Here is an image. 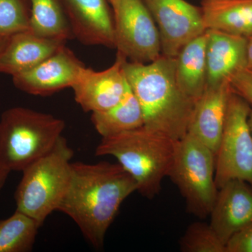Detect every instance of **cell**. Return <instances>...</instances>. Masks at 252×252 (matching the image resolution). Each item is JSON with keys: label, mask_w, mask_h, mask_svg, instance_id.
I'll use <instances>...</instances> for the list:
<instances>
[{"label": "cell", "mask_w": 252, "mask_h": 252, "mask_svg": "<svg viewBox=\"0 0 252 252\" xmlns=\"http://www.w3.org/2000/svg\"><path fill=\"white\" fill-rule=\"evenodd\" d=\"M225 252H252V221L230 238Z\"/></svg>", "instance_id": "d4e9b609"}, {"label": "cell", "mask_w": 252, "mask_h": 252, "mask_svg": "<svg viewBox=\"0 0 252 252\" xmlns=\"http://www.w3.org/2000/svg\"><path fill=\"white\" fill-rule=\"evenodd\" d=\"M210 223L222 243L226 245L235 233L252 221V187L233 180L218 189L210 214Z\"/></svg>", "instance_id": "4fadbf2b"}, {"label": "cell", "mask_w": 252, "mask_h": 252, "mask_svg": "<svg viewBox=\"0 0 252 252\" xmlns=\"http://www.w3.org/2000/svg\"><path fill=\"white\" fill-rule=\"evenodd\" d=\"M177 141L142 126L110 137H102L95 156H112L135 180L137 190L153 199L161 190L175 158Z\"/></svg>", "instance_id": "3957f363"}, {"label": "cell", "mask_w": 252, "mask_h": 252, "mask_svg": "<svg viewBox=\"0 0 252 252\" xmlns=\"http://www.w3.org/2000/svg\"><path fill=\"white\" fill-rule=\"evenodd\" d=\"M202 1H203V0H202Z\"/></svg>", "instance_id": "4dcf8cb0"}, {"label": "cell", "mask_w": 252, "mask_h": 252, "mask_svg": "<svg viewBox=\"0 0 252 252\" xmlns=\"http://www.w3.org/2000/svg\"><path fill=\"white\" fill-rule=\"evenodd\" d=\"M112 5L118 54L134 63L159 59L162 56L160 34L143 0H119Z\"/></svg>", "instance_id": "ba28073f"}, {"label": "cell", "mask_w": 252, "mask_h": 252, "mask_svg": "<svg viewBox=\"0 0 252 252\" xmlns=\"http://www.w3.org/2000/svg\"><path fill=\"white\" fill-rule=\"evenodd\" d=\"M125 59L117 53L115 62L104 70L97 72L86 67L83 69L72 87L74 99L83 110L103 112L124 98L130 87L124 72Z\"/></svg>", "instance_id": "8fae6325"}, {"label": "cell", "mask_w": 252, "mask_h": 252, "mask_svg": "<svg viewBox=\"0 0 252 252\" xmlns=\"http://www.w3.org/2000/svg\"><path fill=\"white\" fill-rule=\"evenodd\" d=\"M73 35L87 46L115 49L114 15L107 0H61Z\"/></svg>", "instance_id": "7c38bea8"}, {"label": "cell", "mask_w": 252, "mask_h": 252, "mask_svg": "<svg viewBox=\"0 0 252 252\" xmlns=\"http://www.w3.org/2000/svg\"><path fill=\"white\" fill-rule=\"evenodd\" d=\"M230 86L233 92L252 104V72L245 69L239 71L230 79Z\"/></svg>", "instance_id": "cb8c5ba5"}, {"label": "cell", "mask_w": 252, "mask_h": 252, "mask_svg": "<svg viewBox=\"0 0 252 252\" xmlns=\"http://www.w3.org/2000/svg\"><path fill=\"white\" fill-rule=\"evenodd\" d=\"M137 190L135 180L118 162H72L70 181L58 211L70 217L99 250L121 205Z\"/></svg>", "instance_id": "6da1fadb"}, {"label": "cell", "mask_w": 252, "mask_h": 252, "mask_svg": "<svg viewBox=\"0 0 252 252\" xmlns=\"http://www.w3.org/2000/svg\"><path fill=\"white\" fill-rule=\"evenodd\" d=\"M230 83L207 87L194 105L187 134L202 142L216 156L224 127Z\"/></svg>", "instance_id": "5bb4252c"}, {"label": "cell", "mask_w": 252, "mask_h": 252, "mask_svg": "<svg viewBox=\"0 0 252 252\" xmlns=\"http://www.w3.org/2000/svg\"><path fill=\"white\" fill-rule=\"evenodd\" d=\"M206 31L189 41L175 59L177 84L188 97L196 102L207 87Z\"/></svg>", "instance_id": "e0dca14e"}, {"label": "cell", "mask_w": 252, "mask_h": 252, "mask_svg": "<svg viewBox=\"0 0 252 252\" xmlns=\"http://www.w3.org/2000/svg\"><path fill=\"white\" fill-rule=\"evenodd\" d=\"M249 126H250V130H251V133L252 135V108L250 111V115H249Z\"/></svg>", "instance_id": "f1b7e54d"}, {"label": "cell", "mask_w": 252, "mask_h": 252, "mask_svg": "<svg viewBox=\"0 0 252 252\" xmlns=\"http://www.w3.org/2000/svg\"><path fill=\"white\" fill-rule=\"evenodd\" d=\"M74 152L63 136L54 148L23 170L14 194L16 210L41 225L57 211L67 191Z\"/></svg>", "instance_id": "5b68a950"}, {"label": "cell", "mask_w": 252, "mask_h": 252, "mask_svg": "<svg viewBox=\"0 0 252 252\" xmlns=\"http://www.w3.org/2000/svg\"><path fill=\"white\" fill-rule=\"evenodd\" d=\"M181 252H225L222 243L210 223L195 222L189 225L179 242Z\"/></svg>", "instance_id": "7402d4cb"}, {"label": "cell", "mask_w": 252, "mask_h": 252, "mask_svg": "<svg viewBox=\"0 0 252 252\" xmlns=\"http://www.w3.org/2000/svg\"><path fill=\"white\" fill-rule=\"evenodd\" d=\"M251 109L246 99L231 91L216 154L218 189L233 180L245 181L252 187V135L248 122Z\"/></svg>", "instance_id": "52a82bcc"}, {"label": "cell", "mask_w": 252, "mask_h": 252, "mask_svg": "<svg viewBox=\"0 0 252 252\" xmlns=\"http://www.w3.org/2000/svg\"><path fill=\"white\" fill-rule=\"evenodd\" d=\"M10 172H11L8 170L7 169L4 168V167L0 165V192H1V189H3L5 183H6Z\"/></svg>", "instance_id": "4316f807"}, {"label": "cell", "mask_w": 252, "mask_h": 252, "mask_svg": "<svg viewBox=\"0 0 252 252\" xmlns=\"http://www.w3.org/2000/svg\"><path fill=\"white\" fill-rule=\"evenodd\" d=\"M124 69L142 108L144 127L174 140L182 139L195 102L177 84L175 58L161 56L149 63L125 59Z\"/></svg>", "instance_id": "7a4b0ae2"}, {"label": "cell", "mask_w": 252, "mask_h": 252, "mask_svg": "<svg viewBox=\"0 0 252 252\" xmlns=\"http://www.w3.org/2000/svg\"><path fill=\"white\" fill-rule=\"evenodd\" d=\"M216 156L200 141L186 134L177 141L168 177L180 190L187 212L200 220L210 215L216 200Z\"/></svg>", "instance_id": "8992f818"}, {"label": "cell", "mask_w": 252, "mask_h": 252, "mask_svg": "<svg viewBox=\"0 0 252 252\" xmlns=\"http://www.w3.org/2000/svg\"><path fill=\"white\" fill-rule=\"evenodd\" d=\"M9 37H0V54L4 50L5 46L7 44Z\"/></svg>", "instance_id": "83f0119b"}, {"label": "cell", "mask_w": 252, "mask_h": 252, "mask_svg": "<svg viewBox=\"0 0 252 252\" xmlns=\"http://www.w3.org/2000/svg\"><path fill=\"white\" fill-rule=\"evenodd\" d=\"M108 1L111 3V4H114V3L117 2V1H119V0H108Z\"/></svg>", "instance_id": "f546056e"}, {"label": "cell", "mask_w": 252, "mask_h": 252, "mask_svg": "<svg viewBox=\"0 0 252 252\" xmlns=\"http://www.w3.org/2000/svg\"><path fill=\"white\" fill-rule=\"evenodd\" d=\"M246 37L207 29V87L229 83L233 76L246 68Z\"/></svg>", "instance_id": "9a60e30c"}, {"label": "cell", "mask_w": 252, "mask_h": 252, "mask_svg": "<svg viewBox=\"0 0 252 252\" xmlns=\"http://www.w3.org/2000/svg\"><path fill=\"white\" fill-rule=\"evenodd\" d=\"M67 41L41 37L31 31L10 36L0 54V73L14 77L29 70L56 53Z\"/></svg>", "instance_id": "2e32d148"}, {"label": "cell", "mask_w": 252, "mask_h": 252, "mask_svg": "<svg viewBox=\"0 0 252 252\" xmlns=\"http://www.w3.org/2000/svg\"><path fill=\"white\" fill-rule=\"evenodd\" d=\"M41 226L39 222L16 210L0 220V252H28L32 250Z\"/></svg>", "instance_id": "44dd1931"}, {"label": "cell", "mask_w": 252, "mask_h": 252, "mask_svg": "<svg viewBox=\"0 0 252 252\" xmlns=\"http://www.w3.org/2000/svg\"><path fill=\"white\" fill-rule=\"evenodd\" d=\"M30 31L41 37L68 41L74 39L61 0H28Z\"/></svg>", "instance_id": "ffe728a7"}, {"label": "cell", "mask_w": 252, "mask_h": 252, "mask_svg": "<svg viewBox=\"0 0 252 252\" xmlns=\"http://www.w3.org/2000/svg\"><path fill=\"white\" fill-rule=\"evenodd\" d=\"M30 20L28 0H0V37L30 31Z\"/></svg>", "instance_id": "603a6c76"}, {"label": "cell", "mask_w": 252, "mask_h": 252, "mask_svg": "<svg viewBox=\"0 0 252 252\" xmlns=\"http://www.w3.org/2000/svg\"><path fill=\"white\" fill-rule=\"evenodd\" d=\"M201 4L207 29L252 35V0H203Z\"/></svg>", "instance_id": "ac0fdd59"}, {"label": "cell", "mask_w": 252, "mask_h": 252, "mask_svg": "<svg viewBox=\"0 0 252 252\" xmlns=\"http://www.w3.org/2000/svg\"><path fill=\"white\" fill-rule=\"evenodd\" d=\"M246 69L252 72V34L247 37Z\"/></svg>", "instance_id": "484cf974"}, {"label": "cell", "mask_w": 252, "mask_h": 252, "mask_svg": "<svg viewBox=\"0 0 252 252\" xmlns=\"http://www.w3.org/2000/svg\"><path fill=\"white\" fill-rule=\"evenodd\" d=\"M85 67L65 45L29 70L12 77L15 87L26 94L47 96L72 88Z\"/></svg>", "instance_id": "30bf717a"}, {"label": "cell", "mask_w": 252, "mask_h": 252, "mask_svg": "<svg viewBox=\"0 0 252 252\" xmlns=\"http://www.w3.org/2000/svg\"><path fill=\"white\" fill-rule=\"evenodd\" d=\"M91 122L102 137H110L144 126L143 113L130 87L112 108L91 114Z\"/></svg>", "instance_id": "d6986e66"}, {"label": "cell", "mask_w": 252, "mask_h": 252, "mask_svg": "<svg viewBox=\"0 0 252 252\" xmlns=\"http://www.w3.org/2000/svg\"><path fill=\"white\" fill-rule=\"evenodd\" d=\"M65 124L46 113L15 107L0 117V165L22 172L49 153L62 137Z\"/></svg>", "instance_id": "277c9868"}, {"label": "cell", "mask_w": 252, "mask_h": 252, "mask_svg": "<svg viewBox=\"0 0 252 252\" xmlns=\"http://www.w3.org/2000/svg\"><path fill=\"white\" fill-rule=\"evenodd\" d=\"M158 30L162 56L175 58L181 49L205 32L201 7L186 0H143Z\"/></svg>", "instance_id": "9c48e42d"}]
</instances>
